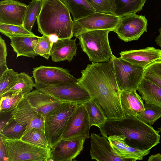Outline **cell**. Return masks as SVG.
Instances as JSON below:
<instances>
[{
	"mask_svg": "<svg viewBox=\"0 0 161 161\" xmlns=\"http://www.w3.org/2000/svg\"><path fill=\"white\" fill-rule=\"evenodd\" d=\"M34 87L62 102L79 104L91 99L87 91L77 83L67 82L53 85L35 83Z\"/></svg>",
	"mask_w": 161,
	"mask_h": 161,
	"instance_id": "7",
	"label": "cell"
},
{
	"mask_svg": "<svg viewBox=\"0 0 161 161\" xmlns=\"http://www.w3.org/2000/svg\"><path fill=\"white\" fill-rule=\"evenodd\" d=\"M86 139L77 138L62 139L51 149L50 161H71L82 151Z\"/></svg>",
	"mask_w": 161,
	"mask_h": 161,
	"instance_id": "14",
	"label": "cell"
},
{
	"mask_svg": "<svg viewBox=\"0 0 161 161\" xmlns=\"http://www.w3.org/2000/svg\"><path fill=\"white\" fill-rule=\"evenodd\" d=\"M120 99L125 116L137 117L145 110L143 100L136 90L120 92Z\"/></svg>",
	"mask_w": 161,
	"mask_h": 161,
	"instance_id": "21",
	"label": "cell"
},
{
	"mask_svg": "<svg viewBox=\"0 0 161 161\" xmlns=\"http://www.w3.org/2000/svg\"><path fill=\"white\" fill-rule=\"evenodd\" d=\"M76 39H58L53 43L50 51L53 61L57 62L65 60L70 62L77 54Z\"/></svg>",
	"mask_w": 161,
	"mask_h": 161,
	"instance_id": "20",
	"label": "cell"
},
{
	"mask_svg": "<svg viewBox=\"0 0 161 161\" xmlns=\"http://www.w3.org/2000/svg\"><path fill=\"white\" fill-rule=\"evenodd\" d=\"M8 69L6 62L0 64V77Z\"/></svg>",
	"mask_w": 161,
	"mask_h": 161,
	"instance_id": "41",
	"label": "cell"
},
{
	"mask_svg": "<svg viewBox=\"0 0 161 161\" xmlns=\"http://www.w3.org/2000/svg\"><path fill=\"white\" fill-rule=\"evenodd\" d=\"M42 4V0H31L28 5L23 26L30 32L40 12Z\"/></svg>",
	"mask_w": 161,
	"mask_h": 161,
	"instance_id": "28",
	"label": "cell"
},
{
	"mask_svg": "<svg viewBox=\"0 0 161 161\" xmlns=\"http://www.w3.org/2000/svg\"><path fill=\"white\" fill-rule=\"evenodd\" d=\"M147 20L144 15L131 14L120 17L113 31L125 42L137 40L147 32Z\"/></svg>",
	"mask_w": 161,
	"mask_h": 161,
	"instance_id": "10",
	"label": "cell"
},
{
	"mask_svg": "<svg viewBox=\"0 0 161 161\" xmlns=\"http://www.w3.org/2000/svg\"><path fill=\"white\" fill-rule=\"evenodd\" d=\"M159 31V35L156 37L155 42L158 46L161 47V26L158 29Z\"/></svg>",
	"mask_w": 161,
	"mask_h": 161,
	"instance_id": "42",
	"label": "cell"
},
{
	"mask_svg": "<svg viewBox=\"0 0 161 161\" xmlns=\"http://www.w3.org/2000/svg\"><path fill=\"white\" fill-rule=\"evenodd\" d=\"M120 17L113 14L95 12L77 20L73 21V33L76 38L86 31L101 30L113 31Z\"/></svg>",
	"mask_w": 161,
	"mask_h": 161,
	"instance_id": "9",
	"label": "cell"
},
{
	"mask_svg": "<svg viewBox=\"0 0 161 161\" xmlns=\"http://www.w3.org/2000/svg\"><path fill=\"white\" fill-rule=\"evenodd\" d=\"M28 5L15 0L0 2V23L23 26Z\"/></svg>",
	"mask_w": 161,
	"mask_h": 161,
	"instance_id": "15",
	"label": "cell"
},
{
	"mask_svg": "<svg viewBox=\"0 0 161 161\" xmlns=\"http://www.w3.org/2000/svg\"><path fill=\"white\" fill-rule=\"evenodd\" d=\"M119 54L122 59L144 68L153 63L161 59V50L154 47L123 51Z\"/></svg>",
	"mask_w": 161,
	"mask_h": 161,
	"instance_id": "18",
	"label": "cell"
},
{
	"mask_svg": "<svg viewBox=\"0 0 161 161\" xmlns=\"http://www.w3.org/2000/svg\"><path fill=\"white\" fill-rule=\"evenodd\" d=\"M71 14L73 20H77L95 12L86 0H60Z\"/></svg>",
	"mask_w": 161,
	"mask_h": 161,
	"instance_id": "24",
	"label": "cell"
},
{
	"mask_svg": "<svg viewBox=\"0 0 161 161\" xmlns=\"http://www.w3.org/2000/svg\"><path fill=\"white\" fill-rule=\"evenodd\" d=\"M107 138L114 154L125 161L142 160L150 152V150L142 151L130 147L123 135H110Z\"/></svg>",
	"mask_w": 161,
	"mask_h": 161,
	"instance_id": "16",
	"label": "cell"
},
{
	"mask_svg": "<svg viewBox=\"0 0 161 161\" xmlns=\"http://www.w3.org/2000/svg\"><path fill=\"white\" fill-rule=\"evenodd\" d=\"M146 0H115L114 15L121 17L142 11Z\"/></svg>",
	"mask_w": 161,
	"mask_h": 161,
	"instance_id": "26",
	"label": "cell"
},
{
	"mask_svg": "<svg viewBox=\"0 0 161 161\" xmlns=\"http://www.w3.org/2000/svg\"><path fill=\"white\" fill-rule=\"evenodd\" d=\"M18 74L8 68L0 77V97L16 83Z\"/></svg>",
	"mask_w": 161,
	"mask_h": 161,
	"instance_id": "33",
	"label": "cell"
},
{
	"mask_svg": "<svg viewBox=\"0 0 161 161\" xmlns=\"http://www.w3.org/2000/svg\"><path fill=\"white\" fill-rule=\"evenodd\" d=\"M99 128L101 134L107 138L110 135H124L129 146L141 150H150L160 143L159 132L137 117L107 119Z\"/></svg>",
	"mask_w": 161,
	"mask_h": 161,
	"instance_id": "2",
	"label": "cell"
},
{
	"mask_svg": "<svg viewBox=\"0 0 161 161\" xmlns=\"http://www.w3.org/2000/svg\"><path fill=\"white\" fill-rule=\"evenodd\" d=\"M149 161H161V154L158 153L156 154L152 155L148 158Z\"/></svg>",
	"mask_w": 161,
	"mask_h": 161,
	"instance_id": "40",
	"label": "cell"
},
{
	"mask_svg": "<svg viewBox=\"0 0 161 161\" xmlns=\"http://www.w3.org/2000/svg\"><path fill=\"white\" fill-rule=\"evenodd\" d=\"M111 31L108 30L91 31L76 37L83 51L92 62H105L111 59L113 55L108 38V34Z\"/></svg>",
	"mask_w": 161,
	"mask_h": 161,
	"instance_id": "4",
	"label": "cell"
},
{
	"mask_svg": "<svg viewBox=\"0 0 161 161\" xmlns=\"http://www.w3.org/2000/svg\"><path fill=\"white\" fill-rule=\"evenodd\" d=\"M115 77L120 92L137 90L138 86L143 78L144 69L113 55Z\"/></svg>",
	"mask_w": 161,
	"mask_h": 161,
	"instance_id": "8",
	"label": "cell"
},
{
	"mask_svg": "<svg viewBox=\"0 0 161 161\" xmlns=\"http://www.w3.org/2000/svg\"><path fill=\"white\" fill-rule=\"evenodd\" d=\"M0 31L8 37L10 36H34L35 35L25 29L23 26L0 23Z\"/></svg>",
	"mask_w": 161,
	"mask_h": 161,
	"instance_id": "36",
	"label": "cell"
},
{
	"mask_svg": "<svg viewBox=\"0 0 161 161\" xmlns=\"http://www.w3.org/2000/svg\"><path fill=\"white\" fill-rule=\"evenodd\" d=\"M90 128L88 115L84 104H78L67 121L61 140L88 139L90 137Z\"/></svg>",
	"mask_w": 161,
	"mask_h": 161,
	"instance_id": "11",
	"label": "cell"
},
{
	"mask_svg": "<svg viewBox=\"0 0 161 161\" xmlns=\"http://www.w3.org/2000/svg\"><path fill=\"white\" fill-rule=\"evenodd\" d=\"M84 104L88 113L91 127L95 126L99 128L105 123L107 117L93 100L91 99Z\"/></svg>",
	"mask_w": 161,
	"mask_h": 161,
	"instance_id": "27",
	"label": "cell"
},
{
	"mask_svg": "<svg viewBox=\"0 0 161 161\" xmlns=\"http://www.w3.org/2000/svg\"><path fill=\"white\" fill-rule=\"evenodd\" d=\"M40 37L36 35L9 36L10 45L16 53V58L24 56L34 58L36 56L34 49Z\"/></svg>",
	"mask_w": 161,
	"mask_h": 161,
	"instance_id": "22",
	"label": "cell"
},
{
	"mask_svg": "<svg viewBox=\"0 0 161 161\" xmlns=\"http://www.w3.org/2000/svg\"><path fill=\"white\" fill-rule=\"evenodd\" d=\"M11 114L17 122L27 124L23 135L34 128L40 129L45 132L44 117L38 112L24 96Z\"/></svg>",
	"mask_w": 161,
	"mask_h": 161,
	"instance_id": "12",
	"label": "cell"
},
{
	"mask_svg": "<svg viewBox=\"0 0 161 161\" xmlns=\"http://www.w3.org/2000/svg\"><path fill=\"white\" fill-rule=\"evenodd\" d=\"M27 126V124L17 122L11 116L5 125L0 129V136L5 139H20Z\"/></svg>",
	"mask_w": 161,
	"mask_h": 161,
	"instance_id": "25",
	"label": "cell"
},
{
	"mask_svg": "<svg viewBox=\"0 0 161 161\" xmlns=\"http://www.w3.org/2000/svg\"><path fill=\"white\" fill-rule=\"evenodd\" d=\"M78 105L62 102L44 117L45 133L49 147L61 140L67 121Z\"/></svg>",
	"mask_w": 161,
	"mask_h": 161,
	"instance_id": "5",
	"label": "cell"
},
{
	"mask_svg": "<svg viewBox=\"0 0 161 161\" xmlns=\"http://www.w3.org/2000/svg\"><path fill=\"white\" fill-rule=\"evenodd\" d=\"M40 12L37 18L38 31L43 35H55L58 39H71L73 21L70 12L60 0H42Z\"/></svg>",
	"mask_w": 161,
	"mask_h": 161,
	"instance_id": "3",
	"label": "cell"
},
{
	"mask_svg": "<svg viewBox=\"0 0 161 161\" xmlns=\"http://www.w3.org/2000/svg\"><path fill=\"white\" fill-rule=\"evenodd\" d=\"M81 73L77 83L87 91L91 99L99 106L107 119L124 117L113 61L92 62Z\"/></svg>",
	"mask_w": 161,
	"mask_h": 161,
	"instance_id": "1",
	"label": "cell"
},
{
	"mask_svg": "<svg viewBox=\"0 0 161 161\" xmlns=\"http://www.w3.org/2000/svg\"></svg>",
	"mask_w": 161,
	"mask_h": 161,
	"instance_id": "44",
	"label": "cell"
},
{
	"mask_svg": "<svg viewBox=\"0 0 161 161\" xmlns=\"http://www.w3.org/2000/svg\"><path fill=\"white\" fill-rule=\"evenodd\" d=\"M145 110L137 117L141 120L152 126L161 117V107L154 104L145 102Z\"/></svg>",
	"mask_w": 161,
	"mask_h": 161,
	"instance_id": "32",
	"label": "cell"
},
{
	"mask_svg": "<svg viewBox=\"0 0 161 161\" xmlns=\"http://www.w3.org/2000/svg\"><path fill=\"white\" fill-rule=\"evenodd\" d=\"M34 84L31 77L25 72H21L18 74L16 83L3 95L21 91L25 96L31 92L34 87Z\"/></svg>",
	"mask_w": 161,
	"mask_h": 161,
	"instance_id": "29",
	"label": "cell"
},
{
	"mask_svg": "<svg viewBox=\"0 0 161 161\" xmlns=\"http://www.w3.org/2000/svg\"><path fill=\"white\" fill-rule=\"evenodd\" d=\"M96 12L114 15L115 0H86Z\"/></svg>",
	"mask_w": 161,
	"mask_h": 161,
	"instance_id": "35",
	"label": "cell"
},
{
	"mask_svg": "<svg viewBox=\"0 0 161 161\" xmlns=\"http://www.w3.org/2000/svg\"><path fill=\"white\" fill-rule=\"evenodd\" d=\"M53 43L48 36L43 35L40 37L34 49L36 56H41L48 60Z\"/></svg>",
	"mask_w": 161,
	"mask_h": 161,
	"instance_id": "37",
	"label": "cell"
},
{
	"mask_svg": "<svg viewBox=\"0 0 161 161\" xmlns=\"http://www.w3.org/2000/svg\"><path fill=\"white\" fill-rule=\"evenodd\" d=\"M90 154L91 159L97 161H125L113 153L110 143L104 136L92 133Z\"/></svg>",
	"mask_w": 161,
	"mask_h": 161,
	"instance_id": "17",
	"label": "cell"
},
{
	"mask_svg": "<svg viewBox=\"0 0 161 161\" xmlns=\"http://www.w3.org/2000/svg\"><path fill=\"white\" fill-rule=\"evenodd\" d=\"M137 90L145 102L161 107V86L143 77Z\"/></svg>",
	"mask_w": 161,
	"mask_h": 161,
	"instance_id": "23",
	"label": "cell"
},
{
	"mask_svg": "<svg viewBox=\"0 0 161 161\" xmlns=\"http://www.w3.org/2000/svg\"><path fill=\"white\" fill-rule=\"evenodd\" d=\"M7 51L4 40L0 37V64L6 62Z\"/></svg>",
	"mask_w": 161,
	"mask_h": 161,
	"instance_id": "38",
	"label": "cell"
},
{
	"mask_svg": "<svg viewBox=\"0 0 161 161\" xmlns=\"http://www.w3.org/2000/svg\"><path fill=\"white\" fill-rule=\"evenodd\" d=\"M24 96V95L21 91L3 95L0 97V113L12 111L16 107Z\"/></svg>",
	"mask_w": 161,
	"mask_h": 161,
	"instance_id": "30",
	"label": "cell"
},
{
	"mask_svg": "<svg viewBox=\"0 0 161 161\" xmlns=\"http://www.w3.org/2000/svg\"><path fill=\"white\" fill-rule=\"evenodd\" d=\"M35 83L57 85L64 83H77L78 79L61 67L41 65L33 68L32 72Z\"/></svg>",
	"mask_w": 161,
	"mask_h": 161,
	"instance_id": "13",
	"label": "cell"
},
{
	"mask_svg": "<svg viewBox=\"0 0 161 161\" xmlns=\"http://www.w3.org/2000/svg\"><path fill=\"white\" fill-rule=\"evenodd\" d=\"M158 130L159 132H161V125L160 127L159 128H158Z\"/></svg>",
	"mask_w": 161,
	"mask_h": 161,
	"instance_id": "43",
	"label": "cell"
},
{
	"mask_svg": "<svg viewBox=\"0 0 161 161\" xmlns=\"http://www.w3.org/2000/svg\"><path fill=\"white\" fill-rule=\"evenodd\" d=\"M0 161H8L6 150L4 144L0 138Z\"/></svg>",
	"mask_w": 161,
	"mask_h": 161,
	"instance_id": "39",
	"label": "cell"
},
{
	"mask_svg": "<svg viewBox=\"0 0 161 161\" xmlns=\"http://www.w3.org/2000/svg\"><path fill=\"white\" fill-rule=\"evenodd\" d=\"M6 150L8 161H48L51 149L37 146L21 139H5L0 136Z\"/></svg>",
	"mask_w": 161,
	"mask_h": 161,
	"instance_id": "6",
	"label": "cell"
},
{
	"mask_svg": "<svg viewBox=\"0 0 161 161\" xmlns=\"http://www.w3.org/2000/svg\"><path fill=\"white\" fill-rule=\"evenodd\" d=\"M143 77L161 86V59L145 68Z\"/></svg>",
	"mask_w": 161,
	"mask_h": 161,
	"instance_id": "34",
	"label": "cell"
},
{
	"mask_svg": "<svg viewBox=\"0 0 161 161\" xmlns=\"http://www.w3.org/2000/svg\"><path fill=\"white\" fill-rule=\"evenodd\" d=\"M38 112L44 117L62 102L36 89L24 96Z\"/></svg>",
	"mask_w": 161,
	"mask_h": 161,
	"instance_id": "19",
	"label": "cell"
},
{
	"mask_svg": "<svg viewBox=\"0 0 161 161\" xmlns=\"http://www.w3.org/2000/svg\"><path fill=\"white\" fill-rule=\"evenodd\" d=\"M20 139L37 146L47 148L48 143L45 132L38 128H33L23 135Z\"/></svg>",
	"mask_w": 161,
	"mask_h": 161,
	"instance_id": "31",
	"label": "cell"
}]
</instances>
